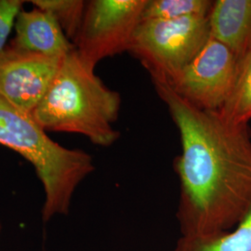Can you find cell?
I'll use <instances>...</instances> for the list:
<instances>
[{
    "label": "cell",
    "instance_id": "7a4b0ae2",
    "mask_svg": "<svg viewBox=\"0 0 251 251\" xmlns=\"http://www.w3.org/2000/svg\"><path fill=\"white\" fill-rule=\"evenodd\" d=\"M121 104L120 93L108 88L75 49L32 116L46 132L82 135L96 146L109 147L121 135L114 126Z\"/></svg>",
    "mask_w": 251,
    "mask_h": 251
},
{
    "label": "cell",
    "instance_id": "5b68a950",
    "mask_svg": "<svg viewBox=\"0 0 251 251\" xmlns=\"http://www.w3.org/2000/svg\"><path fill=\"white\" fill-rule=\"evenodd\" d=\"M147 0L87 1L73 44L83 63L95 70L100 62L128 51L143 20Z\"/></svg>",
    "mask_w": 251,
    "mask_h": 251
},
{
    "label": "cell",
    "instance_id": "30bf717a",
    "mask_svg": "<svg viewBox=\"0 0 251 251\" xmlns=\"http://www.w3.org/2000/svg\"><path fill=\"white\" fill-rule=\"evenodd\" d=\"M172 251H251V208L229 233L212 238L179 237Z\"/></svg>",
    "mask_w": 251,
    "mask_h": 251
},
{
    "label": "cell",
    "instance_id": "4fadbf2b",
    "mask_svg": "<svg viewBox=\"0 0 251 251\" xmlns=\"http://www.w3.org/2000/svg\"><path fill=\"white\" fill-rule=\"evenodd\" d=\"M34 7L50 14L63 29L68 39L74 42L85 15L87 1L83 0H31Z\"/></svg>",
    "mask_w": 251,
    "mask_h": 251
},
{
    "label": "cell",
    "instance_id": "277c9868",
    "mask_svg": "<svg viewBox=\"0 0 251 251\" xmlns=\"http://www.w3.org/2000/svg\"><path fill=\"white\" fill-rule=\"evenodd\" d=\"M210 38L208 16L142 21L128 51L152 81L171 80Z\"/></svg>",
    "mask_w": 251,
    "mask_h": 251
},
{
    "label": "cell",
    "instance_id": "52a82bcc",
    "mask_svg": "<svg viewBox=\"0 0 251 251\" xmlns=\"http://www.w3.org/2000/svg\"><path fill=\"white\" fill-rule=\"evenodd\" d=\"M65 58L19 51L8 46L0 57V95L32 114L51 86Z\"/></svg>",
    "mask_w": 251,
    "mask_h": 251
},
{
    "label": "cell",
    "instance_id": "8fae6325",
    "mask_svg": "<svg viewBox=\"0 0 251 251\" xmlns=\"http://www.w3.org/2000/svg\"><path fill=\"white\" fill-rule=\"evenodd\" d=\"M220 115L234 125L249 124L251 120V52L238 63L233 90Z\"/></svg>",
    "mask_w": 251,
    "mask_h": 251
},
{
    "label": "cell",
    "instance_id": "5bb4252c",
    "mask_svg": "<svg viewBox=\"0 0 251 251\" xmlns=\"http://www.w3.org/2000/svg\"><path fill=\"white\" fill-rule=\"evenodd\" d=\"M26 2L24 0H0V57L9 46V35Z\"/></svg>",
    "mask_w": 251,
    "mask_h": 251
},
{
    "label": "cell",
    "instance_id": "8992f818",
    "mask_svg": "<svg viewBox=\"0 0 251 251\" xmlns=\"http://www.w3.org/2000/svg\"><path fill=\"white\" fill-rule=\"evenodd\" d=\"M238 63V59L226 46L210 36L180 72L171 80L162 82L194 106L219 112L232 92Z\"/></svg>",
    "mask_w": 251,
    "mask_h": 251
},
{
    "label": "cell",
    "instance_id": "ba28073f",
    "mask_svg": "<svg viewBox=\"0 0 251 251\" xmlns=\"http://www.w3.org/2000/svg\"><path fill=\"white\" fill-rule=\"evenodd\" d=\"M14 29L9 47L19 51L63 59L75 50L58 23L43 9H23Z\"/></svg>",
    "mask_w": 251,
    "mask_h": 251
},
{
    "label": "cell",
    "instance_id": "7c38bea8",
    "mask_svg": "<svg viewBox=\"0 0 251 251\" xmlns=\"http://www.w3.org/2000/svg\"><path fill=\"white\" fill-rule=\"evenodd\" d=\"M211 0H147L143 20H177L208 16Z\"/></svg>",
    "mask_w": 251,
    "mask_h": 251
},
{
    "label": "cell",
    "instance_id": "9c48e42d",
    "mask_svg": "<svg viewBox=\"0 0 251 251\" xmlns=\"http://www.w3.org/2000/svg\"><path fill=\"white\" fill-rule=\"evenodd\" d=\"M210 36L240 61L251 52V0H216L208 14Z\"/></svg>",
    "mask_w": 251,
    "mask_h": 251
},
{
    "label": "cell",
    "instance_id": "3957f363",
    "mask_svg": "<svg viewBox=\"0 0 251 251\" xmlns=\"http://www.w3.org/2000/svg\"><path fill=\"white\" fill-rule=\"evenodd\" d=\"M0 145L17 152L35 169L45 194L42 219L67 215L73 196L95 171L93 157L80 149L61 145L23 111L0 95Z\"/></svg>",
    "mask_w": 251,
    "mask_h": 251
},
{
    "label": "cell",
    "instance_id": "6da1fadb",
    "mask_svg": "<svg viewBox=\"0 0 251 251\" xmlns=\"http://www.w3.org/2000/svg\"><path fill=\"white\" fill-rule=\"evenodd\" d=\"M179 131L174 170L179 184L180 237L229 233L251 208V128L194 106L162 81H152Z\"/></svg>",
    "mask_w": 251,
    "mask_h": 251
},
{
    "label": "cell",
    "instance_id": "9a60e30c",
    "mask_svg": "<svg viewBox=\"0 0 251 251\" xmlns=\"http://www.w3.org/2000/svg\"><path fill=\"white\" fill-rule=\"evenodd\" d=\"M0 230H1V225H0Z\"/></svg>",
    "mask_w": 251,
    "mask_h": 251
}]
</instances>
